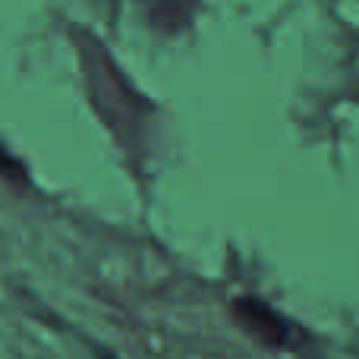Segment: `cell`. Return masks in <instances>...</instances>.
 <instances>
[{"mask_svg": "<svg viewBox=\"0 0 359 359\" xmlns=\"http://www.w3.org/2000/svg\"><path fill=\"white\" fill-rule=\"evenodd\" d=\"M233 309H236V316H240V322L246 325L259 341H268V344H274V347H290L293 344L290 325L274 309H268L265 303H259V299H240Z\"/></svg>", "mask_w": 359, "mask_h": 359, "instance_id": "6da1fadb", "label": "cell"}]
</instances>
